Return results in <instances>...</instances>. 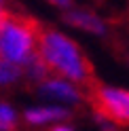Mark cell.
I'll list each match as a JSON object with an SVG mask.
<instances>
[{
  "label": "cell",
  "instance_id": "obj_5",
  "mask_svg": "<svg viewBox=\"0 0 129 131\" xmlns=\"http://www.w3.org/2000/svg\"><path fill=\"white\" fill-rule=\"evenodd\" d=\"M40 93L47 97H55V100H66V102H78L83 97L78 89H74L70 83H63V80H47L40 85Z\"/></svg>",
  "mask_w": 129,
  "mask_h": 131
},
{
  "label": "cell",
  "instance_id": "obj_9",
  "mask_svg": "<svg viewBox=\"0 0 129 131\" xmlns=\"http://www.w3.org/2000/svg\"><path fill=\"white\" fill-rule=\"evenodd\" d=\"M49 2H53L55 6H63V9H66V6L70 4V0H49Z\"/></svg>",
  "mask_w": 129,
  "mask_h": 131
},
{
  "label": "cell",
  "instance_id": "obj_8",
  "mask_svg": "<svg viewBox=\"0 0 129 131\" xmlns=\"http://www.w3.org/2000/svg\"><path fill=\"white\" fill-rule=\"evenodd\" d=\"M19 74H21V68H17V66L6 63V61L0 59V85L15 83V80L19 78Z\"/></svg>",
  "mask_w": 129,
  "mask_h": 131
},
{
  "label": "cell",
  "instance_id": "obj_7",
  "mask_svg": "<svg viewBox=\"0 0 129 131\" xmlns=\"http://www.w3.org/2000/svg\"><path fill=\"white\" fill-rule=\"evenodd\" d=\"M17 127V114L9 104H0V131H13Z\"/></svg>",
  "mask_w": 129,
  "mask_h": 131
},
{
  "label": "cell",
  "instance_id": "obj_10",
  "mask_svg": "<svg viewBox=\"0 0 129 131\" xmlns=\"http://www.w3.org/2000/svg\"><path fill=\"white\" fill-rule=\"evenodd\" d=\"M51 131H72V129L70 127H53Z\"/></svg>",
  "mask_w": 129,
  "mask_h": 131
},
{
  "label": "cell",
  "instance_id": "obj_1",
  "mask_svg": "<svg viewBox=\"0 0 129 131\" xmlns=\"http://www.w3.org/2000/svg\"><path fill=\"white\" fill-rule=\"evenodd\" d=\"M36 42H38V55L47 68L55 70L59 76L72 80V83L91 85L93 89L98 87L91 61L80 51V47L66 34L55 30H38Z\"/></svg>",
  "mask_w": 129,
  "mask_h": 131
},
{
  "label": "cell",
  "instance_id": "obj_4",
  "mask_svg": "<svg viewBox=\"0 0 129 131\" xmlns=\"http://www.w3.org/2000/svg\"><path fill=\"white\" fill-rule=\"evenodd\" d=\"M63 21L74 28L93 32V34H106V26L102 23V19L87 11H66L63 13Z\"/></svg>",
  "mask_w": 129,
  "mask_h": 131
},
{
  "label": "cell",
  "instance_id": "obj_6",
  "mask_svg": "<svg viewBox=\"0 0 129 131\" xmlns=\"http://www.w3.org/2000/svg\"><path fill=\"white\" fill-rule=\"evenodd\" d=\"M66 116H68L66 108H32L26 112V121L32 123V125H42V123L66 118Z\"/></svg>",
  "mask_w": 129,
  "mask_h": 131
},
{
  "label": "cell",
  "instance_id": "obj_2",
  "mask_svg": "<svg viewBox=\"0 0 129 131\" xmlns=\"http://www.w3.org/2000/svg\"><path fill=\"white\" fill-rule=\"evenodd\" d=\"M38 23L23 19L19 15H6L0 21V59L13 66H26L38 55L36 53Z\"/></svg>",
  "mask_w": 129,
  "mask_h": 131
},
{
  "label": "cell",
  "instance_id": "obj_3",
  "mask_svg": "<svg viewBox=\"0 0 129 131\" xmlns=\"http://www.w3.org/2000/svg\"><path fill=\"white\" fill-rule=\"evenodd\" d=\"M91 97L93 108L100 116H106L119 125H129V91L98 85Z\"/></svg>",
  "mask_w": 129,
  "mask_h": 131
}]
</instances>
